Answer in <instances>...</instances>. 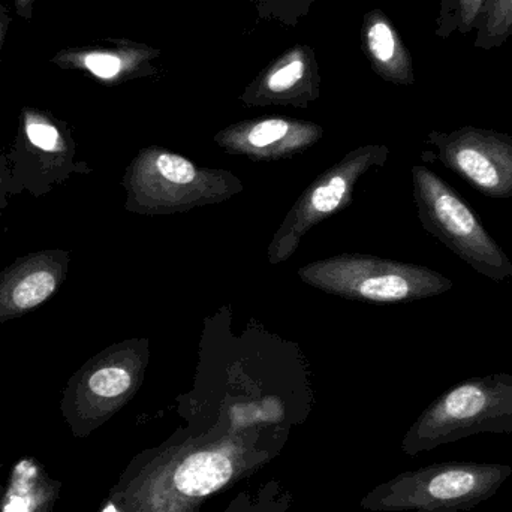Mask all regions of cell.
<instances>
[{
    "label": "cell",
    "instance_id": "obj_1",
    "mask_svg": "<svg viewBox=\"0 0 512 512\" xmlns=\"http://www.w3.org/2000/svg\"><path fill=\"white\" fill-rule=\"evenodd\" d=\"M288 436L252 430L204 438L180 430L132 457L101 512H200L210 498L277 459Z\"/></svg>",
    "mask_w": 512,
    "mask_h": 512
},
{
    "label": "cell",
    "instance_id": "obj_2",
    "mask_svg": "<svg viewBox=\"0 0 512 512\" xmlns=\"http://www.w3.org/2000/svg\"><path fill=\"white\" fill-rule=\"evenodd\" d=\"M512 475L502 463L445 462L402 472L360 501L369 512H468L489 501Z\"/></svg>",
    "mask_w": 512,
    "mask_h": 512
},
{
    "label": "cell",
    "instance_id": "obj_3",
    "mask_svg": "<svg viewBox=\"0 0 512 512\" xmlns=\"http://www.w3.org/2000/svg\"><path fill=\"white\" fill-rule=\"evenodd\" d=\"M481 433L512 435V376H475L438 397L412 424L402 441L415 457Z\"/></svg>",
    "mask_w": 512,
    "mask_h": 512
},
{
    "label": "cell",
    "instance_id": "obj_4",
    "mask_svg": "<svg viewBox=\"0 0 512 512\" xmlns=\"http://www.w3.org/2000/svg\"><path fill=\"white\" fill-rule=\"evenodd\" d=\"M415 203L427 233L469 267L495 282L512 277V262L462 197L426 167L414 168Z\"/></svg>",
    "mask_w": 512,
    "mask_h": 512
},
{
    "label": "cell",
    "instance_id": "obj_5",
    "mask_svg": "<svg viewBox=\"0 0 512 512\" xmlns=\"http://www.w3.org/2000/svg\"><path fill=\"white\" fill-rule=\"evenodd\" d=\"M75 153L74 138L63 123L44 111L24 108L17 138L8 152L9 197L29 192L30 197L41 198L68 182L72 174L89 173L84 162L75 161Z\"/></svg>",
    "mask_w": 512,
    "mask_h": 512
},
{
    "label": "cell",
    "instance_id": "obj_6",
    "mask_svg": "<svg viewBox=\"0 0 512 512\" xmlns=\"http://www.w3.org/2000/svg\"><path fill=\"white\" fill-rule=\"evenodd\" d=\"M307 279L336 294L376 303L420 300L453 288V280L432 268L384 259H333L309 267Z\"/></svg>",
    "mask_w": 512,
    "mask_h": 512
},
{
    "label": "cell",
    "instance_id": "obj_7",
    "mask_svg": "<svg viewBox=\"0 0 512 512\" xmlns=\"http://www.w3.org/2000/svg\"><path fill=\"white\" fill-rule=\"evenodd\" d=\"M134 364L125 349H108L69 378L60 412L74 438L92 435L129 402L138 384Z\"/></svg>",
    "mask_w": 512,
    "mask_h": 512
},
{
    "label": "cell",
    "instance_id": "obj_8",
    "mask_svg": "<svg viewBox=\"0 0 512 512\" xmlns=\"http://www.w3.org/2000/svg\"><path fill=\"white\" fill-rule=\"evenodd\" d=\"M448 170L490 198L512 197V137L493 129L463 126L453 132H430Z\"/></svg>",
    "mask_w": 512,
    "mask_h": 512
},
{
    "label": "cell",
    "instance_id": "obj_9",
    "mask_svg": "<svg viewBox=\"0 0 512 512\" xmlns=\"http://www.w3.org/2000/svg\"><path fill=\"white\" fill-rule=\"evenodd\" d=\"M71 252L45 249L18 256L0 271V324L47 303L68 276Z\"/></svg>",
    "mask_w": 512,
    "mask_h": 512
},
{
    "label": "cell",
    "instance_id": "obj_10",
    "mask_svg": "<svg viewBox=\"0 0 512 512\" xmlns=\"http://www.w3.org/2000/svg\"><path fill=\"white\" fill-rule=\"evenodd\" d=\"M318 57L310 45L295 44L277 56L246 87L248 105L289 104L304 107L319 96Z\"/></svg>",
    "mask_w": 512,
    "mask_h": 512
},
{
    "label": "cell",
    "instance_id": "obj_11",
    "mask_svg": "<svg viewBox=\"0 0 512 512\" xmlns=\"http://www.w3.org/2000/svg\"><path fill=\"white\" fill-rule=\"evenodd\" d=\"M361 48L373 71L388 83H415L414 63L399 30L382 9L367 12L361 24Z\"/></svg>",
    "mask_w": 512,
    "mask_h": 512
},
{
    "label": "cell",
    "instance_id": "obj_12",
    "mask_svg": "<svg viewBox=\"0 0 512 512\" xmlns=\"http://www.w3.org/2000/svg\"><path fill=\"white\" fill-rule=\"evenodd\" d=\"M162 51L143 42L116 41L114 47L95 48L72 54L71 60L78 68L107 83H122L132 78L152 77L158 74L153 65Z\"/></svg>",
    "mask_w": 512,
    "mask_h": 512
},
{
    "label": "cell",
    "instance_id": "obj_13",
    "mask_svg": "<svg viewBox=\"0 0 512 512\" xmlns=\"http://www.w3.org/2000/svg\"><path fill=\"white\" fill-rule=\"evenodd\" d=\"M318 128L312 123L295 122L288 119H262L256 122L240 123L228 131L230 138L245 140L254 149H267L277 144H292V141H303L313 138Z\"/></svg>",
    "mask_w": 512,
    "mask_h": 512
},
{
    "label": "cell",
    "instance_id": "obj_14",
    "mask_svg": "<svg viewBox=\"0 0 512 512\" xmlns=\"http://www.w3.org/2000/svg\"><path fill=\"white\" fill-rule=\"evenodd\" d=\"M475 47L493 50L512 36V0H486L475 23Z\"/></svg>",
    "mask_w": 512,
    "mask_h": 512
},
{
    "label": "cell",
    "instance_id": "obj_15",
    "mask_svg": "<svg viewBox=\"0 0 512 512\" xmlns=\"http://www.w3.org/2000/svg\"><path fill=\"white\" fill-rule=\"evenodd\" d=\"M294 495L279 480H268L258 489L243 490L222 512H292Z\"/></svg>",
    "mask_w": 512,
    "mask_h": 512
},
{
    "label": "cell",
    "instance_id": "obj_16",
    "mask_svg": "<svg viewBox=\"0 0 512 512\" xmlns=\"http://www.w3.org/2000/svg\"><path fill=\"white\" fill-rule=\"evenodd\" d=\"M351 177V173L334 174L327 179V182L313 189L304 204V209L301 210V215L298 216V224L303 227V230L324 216L330 215L342 204L343 198L348 195Z\"/></svg>",
    "mask_w": 512,
    "mask_h": 512
},
{
    "label": "cell",
    "instance_id": "obj_17",
    "mask_svg": "<svg viewBox=\"0 0 512 512\" xmlns=\"http://www.w3.org/2000/svg\"><path fill=\"white\" fill-rule=\"evenodd\" d=\"M484 2L486 0H441L436 18V35L447 39L454 33H471Z\"/></svg>",
    "mask_w": 512,
    "mask_h": 512
},
{
    "label": "cell",
    "instance_id": "obj_18",
    "mask_svg": "<svg viewBox=\"0 0 512 512\" xmlns=\"http://www.w3.org/2000/svg\"><path fill=\"white\" fill-rule=\"evenodd\" d=\"M318 0H252L259 20L279 21L295 27L301 18L307 17L313 3Z\"/></svg>",
    "mask_w": 512,
    "mask_h": 512
},
{
    "label": "cell",
    "instance_id": "obj_19",
    "mask_svg": "<svg viewBox=\"0 0 512 512\" xmlns=\"http://www.w3.org/2000/svg\"><path fill=\"white\" fill-rule=\"evenodd\" d=\"M156 167L164 179L176 185H189L197 179L198 171L192 162L173 153H161L156 159Z\"/></svg>",
    "mask_w": 512,
    "mask_h": 512
},
{
    "label": "cell",
    "instance_id": "obj_20",
    "mask_svg": "<svg viewBox=\"0 0 512 512\" xmlns=\"http://www.w3.org/2000/svg\"><path fill=\"white\" fill-rule=\"evenodd\" d=\"M9 182H11V165L8 152H0V218L9 203Z\"/></svg>",
    "mask_w": 512,
    "mask_h": 512
},
{
    "label": "cell",
    "instance_id": "obj_21",
    "mask_svg": "<svg viewBox=\"0 0 512 512\" xmlns=\"http://www.w3.org/2000/svg\"><path fill=\"white\" fill-rule=\"evenodd\" d=\"M57 501H59V496H53V498L47 499L44 504L39 505V507L33 512H53Z\"/></svg>",
    "mask_w": 512,
    "mask_h": 512
},
{
    "label": "cell",
    "instance_id": "obj_22",
    "mask_svg": "<svg viewBox=\"0 0 512 512\" xmlns=\"http://www.w3.org/2000/svg\"><path fill=\"white\" fill-rule=\"evenodd\" d=\"M15 2H17L18 11H20V14H27L32 0H15Z\"/></svg>",
    "mask_w": 512,
    "mask_h": 512
}]
</instances>
